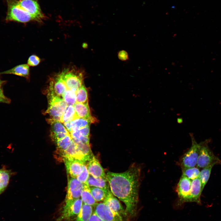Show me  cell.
I'll return each instance as SVG.
<instances>
[{"label": "cell", "instance_id": "cell-2", "mask_svg": "<svg viewBox=\"0 0 221 221\" xmlns=\"http://www.w3.org/2000/svg\"><path fill=\"white\" fill-rule=\"evenodd\" d=\"M48 107L46 113L51 119L60 122L61 118L67 106L62 98L49 90L47 95Z\"/></svg>", "mask_w": 221, "mask_h": 221}, {"label": "cell", "instance_id": "cell-7", "mask_svg": "<svg viewBox=\"0 0 221 221\" xmlns=\"http://www.w3.org/2000/svg\"><path fill=\"white\" fill-rule=\"evenodd\" d=\"M84 184L76 178L71 177L69 179L65 204L63 207L68 206L75 200L80 198Z\"/></svg>", "mask_w": 221, "mask_h": 221}, {"label": "cell", "instance_id": "cell-29", "mask_svg": "<svg viewBox=\"0 0 221 221\" xmlns=\"http://www.w3.org/2000/svg\"><path fill=\"white\" fill-rule=\"evenodd\" d=\"M214 165H208L204 168L200 172L198 177L201 183L203 190L209 180L211 169Z\"/></svg>", "mask_w": 221, "mask_h": 221}, {"label": "cell", "instance_id": "cell-40", "mask_svg": "<svg viewBox=\"0 0 221 221\" xmlns=\"http://www.w3.org/2000/svg\"><path fill=\"white\" fill-rule=\"evenodd\" d=\"M5 81L1 80L0 79V88H1L2 85L5 83Z\"/></svg>", "mask_w": 221, "mask_h": 221}, {"label": "cell", "instance_id": "cell-14", "mask_svg": "<svg viewBox=\"0 0 221 221\" xmlns=\"http://www.w3.org/2000/svg\"><path fill=\"white\" fill-rule=\"evenodd\" d=\"M86 166L90 175L95 178L107 179L103 169L94 155L87 161Z\"/></svg>", "mask_w": 221, "mask_h": 221}, {"label": "cell", "instance_id": "cell-35", "mask_svg": "<svg viewBox=\"0 0 221 221\" xmlns=\"http://www.w3.org/2000/svg\"><path fill=\"white\" fill-rule=\"evenodd\" d=\"M118 57L122 60H125L128 59V54L126 52L122 50L120 51L118 54Z\"/></svg>", "mask_w": 221, "mask_h": 221}, {"label": "cell", "instance_id": "cell-23", "mask_svg": "<svg viewBox=\"0 0 221 221\" xmlns=\"http://www.w3.org/2000/svg\"><path fill=\"white\" fill-rule=\"evenodd\" d=\"M72 142V138L70 134L63 138L55 142L56 145V153L57 157H60L61 155L64 151L70 145Z\"/></svg>", "mask_w": 221, "mask_h": 221}, {"label": "cell", "instance_id": "cell-11", "mask_svg": "<svg viewBox=\"0 0 221 221\" xmlns=\"http://www.w3.org/2000/svg\"><path fill=\"white\" fill-rule=\"evenodd\" d=\"M48 121L51 125V138L55 142L70 134L61 122L50 119Z\"/></svg>", "mask_w": 221, "mask_h": 221}, {"label": "cell", "instance_id": "cell-10", "mask_svg": "<svg viewBox=\"0 0 221 221\" xmlns=\"http://www.w3.org/2000/svg\"><path fill=\"white\" fill-rule=\"evenodd\" d=\"M19 5L36 19L41 21L44 17L37 2L35 0H21L17 1Z\"/></svg>", "mask_w": 221, "mask_h": 221}, {"label": "cell", "instance_id": "cell-8", "mask_svg": "<svg viewBox=\"0 0 221 221\" xmlns=\"http://www.w3.org/2000/svg\"><path fill=\"white\" fill-rule=\"evenodd\" d=\"M94 212L103 221H124L123 218L103 203H97Z\"/></svg>", "mask_w": 221, "mask_h": 221}, {"label": "cell", "instance_id": "cell-34", "mask_svg": "<svg viewBox=\"0 0 221 221\" xmlns=\"http://www.w3.org/2000/svg\"><path fill=\"white\" fill-rule=\"evenodd\" d=\"M41 60L40 58L36 55L30 56L27 61V64L29 66H35L39 64Z\"/></svg>", "mask_w": 221, "mask_h": 221}, {"label": "cell", "instance_id": "cell-9", "mask_svg": "<svg viewBox=\"0 0 221 221\" xmlns=\"http://www.w3.org/2000/svg\"><path fill=\"white\" fill-rule=\"evenodd\" d=\"M83 202L79 198L75 200L69 206L63 207L61 213L57 221L71 220L76 218L79 213L83 205Z\"/></svg>", "mask_w": 221, "mask_h": 221}, {"label": "cell", "instance_id": "cell-39", "mask_svg": "<svg viewBox=\"0 0 221 221\" xmlns=\"http://www.w3.org/2000/svg\"><path fill=\"white\" fill-rule=\"evenodd\" d=\"M4 96L5 95H4L3 90L1 88H0V96Z\"/></svg>", "mask_w": 221, "mask_h": 221}, {"label": "cell", "instance_id": "cell-33", "mask_svg": "<svg viewBox=\"0 0 221 221\" xmlns=\"http://www.w3.org/2000/svg\"><path fill=\"white\" fill-rule=\"evenodd\" d=\"M89 174L86 165L84 163L83 165V170L81 173L76 178L78 180L83 184H86Z\"/></svg>", "mask_w": 221, "mask_h": 221}, {"label": "cell", "instance_id": "cell-21", "mask_svg": "<svg viewBox=\"0 0 221 221\" xmlns=\"http://www.w3.org/2000/svg\"><path fill=\"white\" fill-rule=\"evenodd\" d=\"M13 174L11 170L5 166L0 169V195L6 189Z\"/></svg>", "mask_w": 221, "mask_h": 221}, {"label": "cell", "instance_id": "cell-25", "mask_svg": "<svg viewBox=\"0 0 221 221\" xmlns=\"http://www.w3.org/2000/svg\"><path fill=\"white\" fill-rule=\"evenodd\" d=\"M80 197L83 204L94 207L97 203L91 193L90 187L86 184H84Z\"/></svg>", "mask_w": 221, "mask_h": 221}, {"label": "cell", "instance_id": "cell-16", "mask_svg": "<svg viewBox=\"0 0 221 221\" xmlns=\"http://www.w3.org/2000/svg\"><path fill=\"white\" fill-rule=\"evenodd\" d=\"M67 89L60 73L55 75L50 82L49 90L59 97H62Z\"/></svg>", "mask_w": 221, "mask_h": 221}, {"label": "cell", "instance_id": "cell-27", "mask_svg": "<svg viewBox=\"0 0 221 221\" xmlns=\"http://www.w3.org/2000/svg\"><path fill=\"white\" fill-rule=\"evenodd\" d=\"M90 187L91 193L97 202L104 201L110 191L96 187Z\"/></svg>", "mask_w": 221, "mask_h": 221}, {"label": "cell", "instance_id": "cell-24", "mask_svg": "<svg viewBox=\"0 0 221 221\" xmlns=\"http://www.w3.org/2000/svg\"><path fill=\"white\" fill-rule=\"evenodd\" d=\"M95 121L94 118L86 119L76 118L70 121L72 132L90 126Z\"/></svg>", "mask_w": 221, "mask_h": 221}, {"label": "cell", "instance_id": "cell-31", "mask_svg": "<svg viewBox=\"0 0 221 221\" xmlns=\"http://www.w3.org/2000/svg\"><path fill=\"white\" fill-rule=\"evenodd\" d=\"M182 174L191 180L199 177L200 171L197 167L182 168Z\"/></svg>", "mask_w": 221, "mask_h": 221}, {"label": "cell", "instance_id": "cell-36", "mask_svg": "<svg viewBox=\"0 0 221 221\" xmlns=\"http://www.w3.org/2000/svg\"><path fill=\"white\" fill-rule=\"evenodd\" d=\"M88 221H103L94 212Z\"/></svg>", "mask_w": 221, "mask_h": 221}, {"label": "cell", "instance_id": "cell-15", "mask_svg": "<svg viewBox=\"0 0 221 221\" xmlns=\"http://www.w3.org/2000/svg\"><path fill=\"white\" fill-rule=\"evenodd\" d=\"M103 203L111 209L119 214L123 218L127 216V214L125 210L123 209L120 202L114 196L110 190L104 200Z\"/></svg>", "mask_w": 221, "mask_h": 221}, {"label": "cell", "instance_id": "cell-5", "mask_svg": "<svg viewBox=\"0 0 221 221\" xmlns=\"http://www.w3.org/2000/svg\"><path fill=\"white\" fill-rule=\"evenodd\" d=\"M207 140L200 143V148L197 163V167L204 168L211 165L221 164V160L209 147Z\"/></svg>", "mask_w": 221, "mask_h": 221}, {"label": "cell", "instance_id": "cell-20", "mask_svg": "<svg viewBox=\"0 0 221 221\" xmlns=\"http://www.w3.org/2000/svg\"><path fill=\"white\" fill-rule=\"evenodd\" d=\"M73 106L77 118L86 119L94 118L91 116L88 103H76Z\"/></svg>", "mask_w": 221, "mask_h": 221}, {"label": "cell", "instance_id": "cell-18", "mask_svg": "<svg viewBox=\"0 0 221 221\" xmlns=\"http://www.w3.org/2000/svg\"><path fill=\"white\" fill-rule=\"evenodd\" d=\"M90 131V126H88L72 131L70 134L74 142L89 144Z\"/></svg>", "mask_w": 221, "mask_h": 221}, {"label": "cell", "instance_id": "cell-4", "mask_svg": "<svg viewBox=\"0 0 221 221\" xmlns=\"http://www.w3.org/2000/svg\"><path fill=\"white\" fill-rule=\"evenodd\" d=\"M60 73L68 89L76 91L83 84V74L79 70L74 68L64 69Z\"/></svg>", "mask_w": 221, "mask_h": 221}, {"label": "cell", "instance_id": "cell-32", "mask_svg": "<svg viewBox=\"0 0 221 221\" xmlns=\"http://www.w3.org/2000/svg\"><path fill=\"white\" fill-rule=\"evenodd\" d=\"M76 103H88L87 90L83 84L76 91Z\"/></svg>", "mask_w": 221, "mask_h": 221}, {"label": "cell", "instance_id": "cell-26", "mask_svg": "<svg viewBox=\"0 0 221 221\" xmlns=\"http://www.w3.org/2000/svg\"><path fill=\"white\" fill-rule=\"evenodd\" d=\"M93 213L92 207L83 204L75 221H88Z\"/></svg>", "mask_w": 221, "mask_h": 221}, {"label": "cell", "instance_id": "cell-13", "mask_svg": "<svg viewBox=\"0 0 221 221\" xmlns=\"http://www.w3.org/2000/svg\"><path fill=\"white\" fill-rule=\"evenodd\" d=\"M64 162L68 174L71 177L76 178L82 172L84 163L77 159L65 158Z\"/></svg>", "mask_w": 221, "mask_h": 221}, {"label": "cell", "instance_id": "cell-19", "mask_svg": "<svg viewBox=\"0 0 221 221\" xmlns=\"http://www.w3.org/2000/svg\"><path fill=\"white\" fill-rule=\"evenodd\" d=\"M14 74L27 78L29 75V66L26 64L19 65L11 69L0 72V74Z\"/></svg>", "mask_w": 221, "mask_h": 221}, {"label": "cell", "instance_id": "cell-28", "mask_svg": "<svg viewBox=\"0 0 221 221\" xmlns=\"http://www.w3.org/2000/svg\"><path fill=\"white\" fill-rule=\"evenodd\" d=\"M77 117L74 106L68 105L60 120L62 123L71 121Z\"/></svg>", "mask_w": 221, "mask_h": 221}, {"label": "cell", "instance_id": "cell-22", "mask_svg": "<svg viewBox=\"0 0 221 221\" xmlns=\"http://www.w3.org/2000/svg\"><path fill=\"white\" fill-rule=\"evenodd\" d=\"M86 184L90 187H96L107 190H110L107 179L95 178L90 174Z\"/></svg>", "mask_w": 221, "mask_h": 221}, {"label": "cell", "instance_id": "cell-41", "mask_svg": "<svg viewBox=\"0 0 221 221\" xmlns=\"http://www.w3.org/2000/svg\"><path fill=\"white\" fill-rule=\"evenodd\" d=\"M177 122L179 123H181L182 122V119L181 118H179L177 119Z\"/></svg>", "mask_w": 221, "mask_h": 221}, {"label": "cell", "instance_id": "cell-17", "mask_svg": "<svg viewBox=\"0 0 221 221\" xmlns=\"http://www.w3.org/2000/svg\"><path fill=\"white\" fill-rule=\"evenodd\" d=\"M203 190L201 183L199 177L192 180L188 202H193L201 204L200 196Z\"/></svg>", "mask_w": 221, "mask_h": 221}, {"label": "cell", "instance_id": "cell-3", "mask_svg": "<svg viewBox=\"0 0 221 221\" xmlns=\"http://www.w3.org/2000/svg\"><path fill=\"white\" fill-rule=\"evenodd\" d=\"M6 20L25 23L36 19L27 12L21 8L17 1L9 0L8 2V10Z\"/></svg>", "mask_w": 221, "mask_h": 221}, {"label": "cell", "instance_id": "cell-1", "mask_svg": "<svg viewBox=\"0 0 221 221\" xmlns=\"http://www.w3.org/2000/svg\"><path fill=\"white\" fill-rule=\"evenodd\" d=\"M140 173L139 168L134 166L122 173L106 174L111 192L124 203L126 213L131 216L136 211Z\"/></svg>", "mask_w": 221, "mask_h": 221}, {"label": "cell", "instance_id": "cell-38", "mask_svg": "<svg viewBox=\"0 0 221 221\" xmlns=\"http://www.w3.org/2000/svg\"><path fill=\"white\" fill-rule=\"evenodd\" d=\"M64 126L70 133L72 132V130L71 126L70 121L63 123Z\"/></svg>", "mask_w": 221, "mask_h": 221}, {"label": "cell", "instance_id": "cell-30", "mask_svg": "<svg viewBox=\"0 0 221 221\" xmlns=\"http://www.w3.org/2000/svg\"><path fill=\"white\" fill-rule=\"evenodd\" d=\"M76 91L67 89L62 96V98L67 105L73 106L76 103Z\"/></svg>", "mask_w": 221, "mask_h": 221}, {"label": "cell", "instance_id": "cell-37", "mask_svg": "<svg viewBox=\"0 0 221 221\" xmlns=\"http://www.w3.org/2000/svg\"><path fill=\"white\" fill-rule=\"evenodd\" d=\"M10 102V99L5 96H0V103L9 104Z\"/></svg>", "mask_w": 221, "mask_h": 221}, {"label": "cell", "instance_id": "cell-12", "mask_svg": "<svg viewBox=\"0 0 221 221\" xmlns=\"http://www.w3.org/2000/svg\"><path fill=\"white\" fill-rule=\"evenodd\" d=\"M192 180L182 174L177 184L176 191L182 203L188 202L190 194Z\"/></svg>", "mask_w": 221, "mask_h": 221}, {"label": "cell", "instance_id": "cell-6", "mask_svg": "<svg viewBox=\"0 0 221 221\" xmlns=\"http://www.w3.org/2000/svg\"><path fill=\"white\" fill-rule=\"evenodd\" d=\"M192 144L190 149L182 156L180 160L182 168H188L195 167L197 163L199 155L200 144L198 143L191 134Z\"/></svg>", "mask_w": 221, "mask_h": 221}]
</instances>
